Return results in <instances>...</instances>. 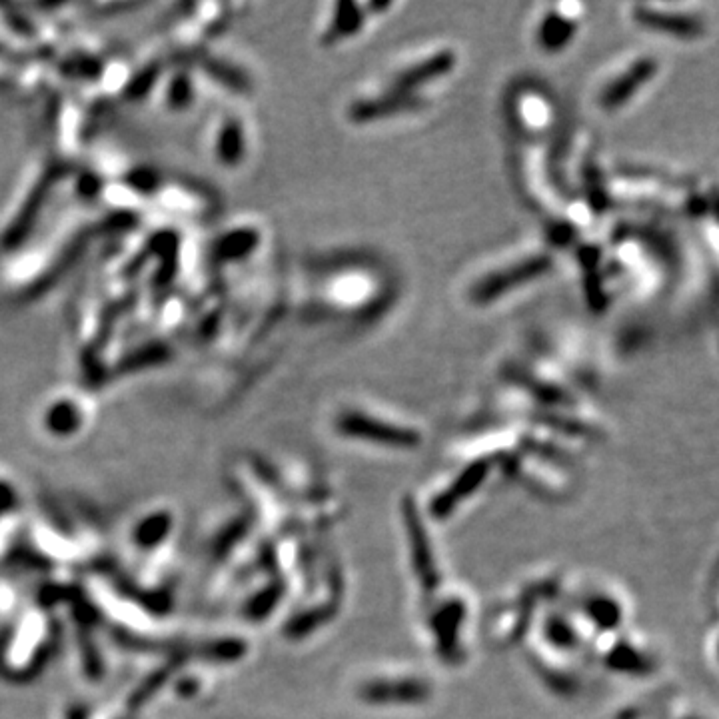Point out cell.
<instances>
[{
    "instance_id": "obj_1",
    "label": "cell",
    "mask_w": 719,
    "mask_h": 719,
    "mask_svg": "<svg viewBox=\"0 0 719 719\" xmlns=\"http://www.w3.org/2000/svg\"><path fill=\"white\" fill-rule=\"evenodd\" d=\"M56 630L52 618L42 610L20 614L0 642V674L8 678H30L50 658Z\"/></svg>"
},
{
    "instance_id": "obj_2",
    "label": "cell",
    "mask_w": 719,
    "mask_h": 719,
    "mask_svg": "<svg viewBox=\"0 0 719 719\" xmlns=\"http://www.w3.org/2000/svg\"><path fill=\"white\" fill-rule=\"evenodd\" d=\"M336 430H338V434H342L350 440L386 446V448H394V450H414L422 440L420 432L414 428H408V426H402V424H396L390 420H382L372 414L358 412V410L344 412L336 420Z\"/></svg>"
},
{
    "instance_id": "obj_3",
    "label": "cell",
    "mask_w": 719,
    "mask_h": 719,
    "mask_svg": "<svg viewBox=\"0 0 719 719\" xmlns=\"http://www.w3.org/2000/svg\"><path fill=\"white\" fill-rule=\"evenodd\" d=\"M552 270V258L548 254H532L514 264H508L482 280H478L470 292V298L478 306H486L494 300L508 296L524 284H532Z\"/></svg>"
},
{
    "instance_id": "obj_4",
    "label": "cell",
    "mask_w": 719,
    "mask_h": 719,
    "mask_svg": "<svg viewBox=\"0 0 719 719\" xmlns=\"http://www.w3.org/2000/svg\"><path fill=\"white\" fill-rule=\"evenodd\" d=\"M634 20L644 28L656 30L660 34L678 38V40H696L706 32L702 18L690 12H680L654 4L634 6Z\"/></svg>"
},
{
    "instance_id": "obj_5",
    "label": "cell",
    "mask_w": 719,
    "mask_h": 719,
    "mask_svg": "<svg viewBox=\"0 0 719 719\" xmlns=\"http://www.w3.org/2000/svg\"><path fill=\"white\" fill-rule=\"evenodd\" d=\"M658 70L660 62L656 58H638L600 90V106L606 112H614L626 106L658 74Z\"/></svg>"
},
{
    "instance_id": "obj_6",
    "label": "cell",
    "mask_w": 719,
    "mask_h": 719,
    "mask_svg": "<svg viewBox=\"0 0 719 719\" xmlns=\"http://www.w3.org/2000/svg\"><path fill=\"white\" fill-rule=\"evenodd\" d=\"M456 68V54L452 50H438L434 54L424 56L422 60L398 70L390 82L392 92L418 96L416 90L422 86L436 82L438 78L448 76Z\"/></svg>"
},
{
    "instance_id": "obj_7",
    "label": "cell",
    "mask_w": 719,
    "mask_h": 719,
    "mask_svg": "<svg viewBox=\"0 0 719 719\" xmlns=\"http://www.w3.org/2000/svg\"><path fill=\"white\" fill-rule=\"evenodd\" d=\"M40 422L44 432L54 438H74L88 422V408L76 396L60 394L44 404Z\"/></svg>"
},
{
    "instance_id": "obj_8",
    "label": "cell",
    "mask_w": 719,
    "mask_h": 719,
    "mask_svg": "<svg viewBox=\"0 0 719 719\" xmlns=\"http://www.w3.org/2000/svg\"><path fill=\"white\" fill-rule=\"evenodd\" d=\"M582 6L580 4H560L546 12L538 24V44L546 52L564 50L578 32V20Z\"/></svg>"
},
{
    "instance_id": "obj_9",
    "label": "cell",
    "mask_w": 719,
    "mask_h": 719,
    "mask_svg": "<svg viewBox=\"0 0 719 719\" xmlns=\"http://www.w3.org/2000/svg\"><path fill=\"white\" fill-rule=\"evenodd\" d=\"M362 698L370 704L380 706H414L430 698V688L426 682L416 678H382L366 684L362 690Z\"/></svg>"
},
{
    "instance_id": "obj_10",
    "label": "cell",
    "mask_w": 719,
    "mask_h": 719,
    "mask_svg": "<svg viewBox=\"0 0 719 719\" xmlns=\"http://www.w3.org/2000/svg\"><path fill=\"white\" fill-rule=\"evenodd\" d=\"M248 152V132L242 118L220 116L212 132V154L222 166H240Z\"/></svg>"
},
{
    "instance_id": "obj_11",
    "label": "cell",
    "mask_w": 719,
    "mask_h": 719,
    "mask_svg": "<svg viewBox=\"0 0 719 719\" xmlns=\"http://www.w3.org/2000/svg\"><path fill=\"white\" fill-rule=\"evenodd\" d=\"M418 106H420L418 96H408V94H398V92L388 90L386 94H380L374 98H362V100H356L354 104H350L348 118L358 124L376 122L382 118H390L394 114L414 110Z\"/></svg>"
},
{
    "instance_id": "obj_12",
    "label": "cell",
    "mask_w": 719,
    "mask_h": 719,
    "mask_svg": "<svg viewBox=\"0 0 719 719\" xmlns=\"http://www.w3.org/2000/svg\"><path fill=\"white\" fill-rule=\"evenodd\" d=\"M514 118L524 132L542 134L554 122V106L540 90L526 88L514 98Z\"/></svg>"
},
{
    "instance_id": "obj_13",
    "label": "cell",
    "mask_w": 719,
    "mask_h": 719,
    "mask_svg": "<svg viewBox=\"0 0 719 719\" xmlns=\"http://www.w3.org/2000/svg\"><path fill=\"white\" fill-rule=\"evenodd\" d=\"M366 6L356 2H340L334 6L332 18L324 32V42H338L358 34L366 24Z\"/></svg>"
},
{
    "instance_id": "obj_14",
    "label": "cell",
    "mask_w": 719,
    "mask_h": 719,
    "mask_svg": "<svg viewBox=\"0 0 719 719\" xmlns=\"http://www.w3.org/2000/svg\"><path fill=\"white\" fill-rule=\"evenodd\" d=\"M196 98H198V82H196L194 74H190L184 68L174 70L168 76L164 90H162L164 108H168L176 114V112H182V110H188L190 106H194Z\"/></svg>"
},
{
    "instance_id": "obj_15",
    "label": "cell",
    "mask_w": 719,
    "mask_h": 719,
    "mask_svg": "<svg viewBox=\"0 0 719 719\" xmlns=\"http://www.w3.org/2000/svg\"><path fill=\"white\" fill-rule=\"evenodd\" d=\"M170 526H172V518L166 512H154V514H148L146 518L142 516V520L136 524L134 534H132L134 546L140 552L160 548L164 538L170 532Z\"/></svg>"
},
{
    "instance_id": "obj_16",
    "label": "cell",
    "mask_w": 719,
    "mask_h": 719,
    "mask_svg": "<svg viewBox=\"0 0 719 719\" xmlns=\"http://www.w3.org/2000/svg\"><path fill=\"white\" fill-rule=\"evenodd\" d=\"M260 246V234L254 228H240L218 238V258L224 262H238L246 254L254 252Z\"/></svg>"
},
{
    "instance_id": "obj_17",
    "label": "cell",
    "mask_w": 719,
    "mask_h": 719,
    "mask_svg": "<svg viewBox=\"0 0 719 719\" xmlns=\"http://www.w3.org/2000/svg\"><path fill=\"white\" fill-rule=\"evenodd\" d=\"M486 472H488V466H486L484 462H476V464L470 466L466 472H462V474L456 478L454 486L442 494V496H446V498H444L446 504L440 506V510H448V508H452L454 504H458V500L468 498V494L474 492V490L484 482Z\"/></svg>"
}]
</instances>
